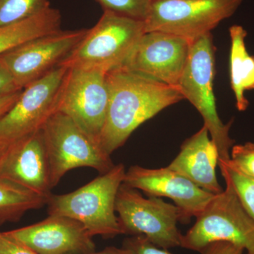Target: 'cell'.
<instances>
[{
    "instance_id": "484cf974",
    "label": "cell",
    "mask_w": 254,
    "mask_h": 254,
    "mask_svg": "<svg viewBox=\"0 0 254 254\" xmlns=\"http://www.w3.org/2000/svg\"><path fill=\"white\" fill-rule=\"evenodd\" d=\"M201 254H247L241 247L225 242L210 244L202 251Z\"/></svg>"
},
{
    "instance_id": "cb8c5ba5",
    "label": "cell",
    "mask_w": 254,
    "mask_h": 254,
    "mask_svg": "<svg viewBox=\"0 0 254 254\" xmlns=\"http://www.w3.org/2000/svg\"><path fill=\"white\" fill-rule=\"evenodd\" d=\"M122 248L128 254H172L168 250L152 243L143 235H134L125 239Z\"/></svg>"
},
{
    "instance_id": "5bb4252c",
    "label": "cell",
    "mask_w": 254,
    "mask_h": 254,
    "mask_svg": "<svg viewBox=\"0 0 254 254\" xmlns=\"http://www.w3.org/2000/svg\"><path fill=\"white\" fill-rule=\"evenodd\" d=\"M0 178L50 196L49 160L43 128L8 143L0 158Z\"/></svg>"
},
{
    "instance_id": "7a4b0ae2",
    "label": "cell",
    "mask_w": 254,
    "mask_h": 254,
    "mask_svg": "<svg viewBox=\"0 0 254 254\" xmlns=\"http://www.w3.org/2000/svg\"><path fill=\"white\" fill-rule=\"evenodd\" d=\"M125 173V165L118 164L77 190L66 194H52L47 203L48 214L79 222L92 237L109 239L124 235L115 203Z\"/></svg>"
},
{
    "instance_id": "9c48e42d",
    "label": "cell",
    "mask_w": 254,
    "mask_h": 254,
    "mask_svg": "<svg viewBox=\"0 0 254 254\" xmlns=\"http://www.w3.org/2000/svg\"><path fill=\"white\" fill-rule=\"evenodd\" d=\"M108 103V72L97 68H68L57 111L71 118L98 143L106 120Z\"/></svg>"
},
{
    "instance_id": "8992f818",
    "label": "cell",
    "mask_w": 254,
    "mask_h": 254,
    "mask_svg": "<svg viewBox=\"0 0 254 254\" xmlns=\"http://www.w3.org/2000/svg\"><path fill=\"white\" fill-rule=\"evenodd\" d=\"M42 128L49 160L52 188L73 169L91 168L102 175L115 166L110 155L100 143L64 114L57 111Z\"/></svg>"
},
{
    "instance_id": "30bf717a",
    "label": "cell",
    "mask_w": 254,
    "mask_h": 254,
    "mask_svg": "<svg viewBox=\"0 0 254 254\" xmlns=\"http://www.w3.org/2000/svg\"><path fill=\"white\" fill-rule=\"evenodd\" d=\"M68 68L62 63L23 88L16 103L0 118V140L10 143L43 128L57 112Z\"/></svg>"
},
{
    "instance_id": "3957f363",
    "label": "cell",
    "mask_w": 254,
    "mask_h": 254,
    "mask_svg": "<svg viewBox=\"0 0 254 254\" xmlns=\"http://www.w3.org/2000/svg\"><path fill=\"white\" fill-rule=\"evenodd\" d=\"M213 38L211 33H208L191 41L188 60L177 88L201 115L203 125L218 148V161L227 162L235 143L229 133L233 120L225 125L217 111L213 93L215 47Z\"/></svg>"
},
{
    "instance_id": "7c38bea8",
    "label": "cell",
    "mask_w": 254,
    "mask_h": 254,
    "mask_svg": "<svg viewBox=\"0 0 254 254\" xmlns=\"http://www.w3.org/2000/svg\"><path fill=\"white\" fill-rule=\"evenodd\" d=\"M190 43L165 32H145L120 68L177 87L188 60Z\"/></svg>"
},
{
    "instance_id": "f546056e",
    "label": "cell",
    "mask_w": 254,
    "mask_h": 254,
    "mask_svg": "<svg viewBox=\"0 0 254 254\" xmlns=\"http://www.w3.org/2000/svg\"><path fill=\"white\" fill-rule=\"evenodd\" d=\"M8 143L6 142H4L0 140V158L4 153L5 149H6V146H7Z\"/></svg>"
},
{
    "instance_id": "9a60e30c",
    "label": "cell",
    "mask_w": 254,
    "mask_h": 254,
    "mask_svg": "<svg viewBox=\"0 0 254 254\" xmlns=\"http://www.w3.org/2000/svg\"><path fill=\"white\" fill-rule=\"evenodd\" d=\"M5 232L38 254H85L96 248L81 223L62 215H49L43 221Z\"/></svg>"
},
{
    "instance_id": "d6986e66",
    "label": "cell",
    "mask_w": 254,
    "mask_h": 254,
    "mask_svg": "<svg viewBox=\"0 0 254 254\" xmlns=\"http://www.w3.org/2000/svg\"><path fill=\"white\" fill-rule=\"evenodd\" d=\"M50 196L0 178V225L18 221L26 212L43 208Z\"/></svg>"
},
{
    "instance_id": "52a82bcc",
    "label": "cell",
    "mask_w": 254,
    "mask_h": 254,
    "mask_svg": "<svg viewBox=\"0 0 254 254\" xmlns=\"http://www.w3.org/2000/svg\"><path fill=\"white\" fill-rule=\"evenodd\" d=\"M115 210L123 233L143 235L152 243L169 250L181 247L182 234L177 228L182 214L175 205L161 198H144L138 190L123 183L117 195Z\"/></svg>"
},
{
    "instance_id": "2e32d148",
    "label": "cell",
    "mask_w": 254,
    "mask_h": 254,
    "mask_svg": "<svg viewBox=\"0 0 254 254\" xmlns=\"http://www.w3.org/2000/svg\"><path fill=\"white\" fill-rule=\"evenodd\" d=\"M218 148L207 127H203L187 138L176 158L168 168L190 180L195 185L216 195L223 191L217 178Z\"/></svg>"
},
{
    "instance_id": "ac0fdd59",
    "label": "cell",
    "mask_w": 254,
    "mask_h": 254,
    "mask_svg": "<svg viewBox=\"0 0 254 254\" xmlns=\"http://www.w3.org/2000/svg\"><path fill=\"white\" fill-rule=\"evenodd\" d=\"M62 16L58 9L50 7L19 22L0 27V56L31 41L61 29Z\"/></svg>"
},
{
    "instance_id": "ba28073f",
    "label": "cell",
    "mask_w": 254,
    "mask_h": 254,
    "mask_svg": "<svg viewBox=\"0 0 254 254\" xmlns=\"http://www.w3.org/2000/svg\"><path fill=\"white\" fill-rule=\"evenodd\" d=\"M244 0H152L145 32L160 31L190 41L211 33Z\"/></svg>"
},
{
    "instance_id": "83f0119b",
    "label": "cell",
    "mask_w": 254,
    "mask_h": 254,
    "mask_svg": "<svg viewBox=\"0 0 254 254\" xmlns=\"http://www.w3.org/2000/svg\"><path fill=\"white\" fill-rule=\"evenodd\" d=\"M21 91L22 90L9 94L0 95V118L7 113L8 110L16 103Z\"/></svg>"
},
{
    "instance_id": "603a6c76",
    "label": "cell",
    "mask_w": 254,
    "mask_h": 254,
    "mask_svg": "<svg viewBox=\"0 0 254 254\" xmlns=\"http://www.w3.org/2000/svg\"><path fill=\"white\" fill-rule=\"evenodd\" d=\"M229 163L246 176L254 179V143L233 145Z\"/></svg>"
},
{
    "instance_id": "7402d4cb",
    "label": "cell",
    "mask_w": 254,
    "mask_h": 254,
    "mask_svg": "<svg viewBox=\"0 0 254 254\" xmlns=\"http://www.w3.org/2000/svg\"><path fill=\"white\" fill-rule=\"evenodd\" d=\"M104 11L145 21L149 14L152 0H96Z\"/></svg>"
},
{
    "instance_id": "4316f807",
    "label": "cell",
    "mask_w": 254,
    "mask_h": 254,
    "mask_svg": "<svg viewBox=\"0 0 254 254\" xmlns=\"http://www.w3.org/2000/svg\"><path fill=\"white\" fill-rule=\"evenodd\" d=\"M14 78L4 64L0 60V95L9 94L20 91Z\"/></svg>"
},
{
    "instance_id": "8fae6325",
    "label": "cell",
    "mask_w": 254,
    "mask_h": 254,
    "mask_svg": "<svg viewBox=\"0 0 254 254\" xmlns=\"http://www.w3.org/2000/svg\"><path fill=\"white\" fill-rule=\"evenodd\" d=\"M87 31L61 29L38 37L6 52L0 56V60L16 86L23 89L61 64L84 38Z\"/></svg>"
},
{
    "instance_id": "e0dca14e",
    "label": "cell",
    "mask_w": 254,
    "mask_h": 254,
    "mask_svg": "<svg viewBox=\"0 0 254 254\" xmlns=\"http://www.w3.org/2000/svg\"><path fill=\"white\" fill-rule=\"evenodd\" d=\"M230 82L237 110L244 112L250 105L245 92L254 90V56L247 51L245 43L247 31L245 28L239 25L232 26L230 28Z\"/></svg>"
},
{
    "instance_id": "6da1fadb",
    "label": "cell",
    "mask_w": 254,
    "mask_h": 254,
    "mask_svg": "<svg viewBox=\"0 0 254 254\" xmlns=\"http://www.w3.org/2000/svg\"><path fill=\"white\" fill-rule=\"evenodd\" d=\"M109 103L99 143L111 155L142 124L185 100L177 87L124 68L108 72Z\"/></svg>"
},
{
    "instance_id": "277c9868",
    "label": "cell",
    "mask_w": 254,
    "mask_h": 254,
    "mask_svg": "<svg viewBox=\"0 0 254 254\" xmlns=\"http://www.w3.org/2000/svg\"><path fill=\"white\" fill-rule=\"evenodd\" d=\"M145 33L144 21L104 11L63 63L109 72L123 66Z\"/></svg>"
},
{
    "instance_id": "44dd1931",
    "label": "cell",
    "mask_w": 254,
    "mask_h": 254,
    "mask_svg": "<svg viewBox=\"0 0 254 254\" xmlns=\"http://www.w3.org/2000/svg\"><path fill=\"white\" fill-rule=\"evenodd\" d=\"M225 182L231 185L244 208L254 220V179L246 176L229 161L219 160Z\"/></svg>"
},
{
    "instance_id": "d4e9b609",
    "label": "cell",
    "mask_w": 254,
    "mask_h": 254,
    "mask_svg": "<svg viewBox=\"0 0 254 254\" xmlns=\"http://www.w3.org/2000/svg\"><path fill=\"white\" fill-rule=\"evenodd\" d=\"M0 254H38L11 238L6 232H0Z\"/></svg>"
},
{
    "instance_id": "4fadbf2b",
    "label": "cell",
    "mask_w": 254,
    "mask_h": 254,
    "mask_svg": "<svg viewBox=\"0 0 254 254\" xmlns=\"http://www.w3.org/2000/svg\"><path fill=\"white\" fill-rule=\"evenodd\" d=\"M123 184L142 190L148 196L173 200L181 212V222L185 223L198 216L215 195L168 167L148 169L133 165L126 171Z\"/></svg>"
},
{
    "instance_id": "5b68a950",
    "label": "cell",
    "mask_w": 254,
    "mask_h": 254,
    "mask_svg": "<svg viewBox=\"0 0 254 254\" xmlns=\"http://www.w3.org/2000/svg\"><path fill=\"white\" fill-rule=\"evenodd\" d=\"M214 196L182 235L181 247L201 253L210 244L225 242L254 254V220L244 208L231 185Z\"/></svg>"
},
{
    "instance_id": "ffe728a7",
    "label": "cell",
    "mask_w": 254,
    "mask_h": 254,
    "mask_svg": "<svg viewBox=\"0 0 254 254\" xmlns=\"http://www.w3.org/2000/svg\"><path fill=\"white\" fill-rule=\"evenodd\" d=\"M50 7L48 0H0V27L19 22Z\"/></svg>"
},
{
    "instance_id": "f1b7e54d",
    "label": "cell",
    "mask_w": 254,
    "mask_h": 254,
    "mask_svg": "<svg viewBox=\"0 0 254 254\" xmlns=\"http://www.w3.org/2000/svg\"><path fill=\"white\" fill-rule=\"evenodd\" d=\"M85 254H128L124 249H118L116 247H110L105 248V250L99 252H91V253Z\"/></svg>"
}]
</instances>
